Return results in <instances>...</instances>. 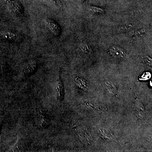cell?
<instances>
[{
	"mask_svg": "<svg viewBox=\"0 0 152 152\" xmlns=\"http://www.w3.org/2000/svg\"><path fill=\"white\" fill-rule=\"evenodd\" d=\"M9 10L15 15L20 16L23 12V7L20 3L17 0H5Z\"/></svg>",
	"mask_w": 152,
	"mask_h": 152,
	"instance_id": "obj_1",
	"label": "cell"
},
{
	"mask_svg": "<svg viewBox=\"0 0 152 152\" xmlns=\"http://www.w3.org/2000/svg\"><path fill=\"white\" fill-rule=\"evenodd\" d=\"M38 110L35 114V122L39 128L41 129L45 128L48 125V121L46 118L45 114L41 111Z\"/></svg>",
	"mask_w": 152,
	"mask_h": 152,
	"instance_id": "obj_2",
	"label": "cell"
},
{
	"mask_svg": "<svg viewBox=\"0 0 152 152\" xmlns=\"http://www.w3.org/2000/svg\"><path fill=\"white\" fill-rule=\"evenodd\" d=\"M45 23L49 30L54 35H60L61 31V28L56 21L52 19L47 18L45 20Z\"/></svg>",
	"mask_w": 152,
	"mask_h": 152,
	"instance_id": "obj_3",
	"label": "cell"
},
{
	"mask_svg": "<svg viewBox=\"0 0 152 152\" xmlns=\"http://www.w3.org/2000/svg\"><path fill=\"white\" fill-rule=\"evenodd\" d=\"M0 37L6 40L17 41L20 39L18 34L10 31H0Z\"/></svg>",
	"mask_w": 152,
	"mask_h": 152,
	"instance_id": "obj_4",
	"label": "cell"
},
{
	"mask_svg": "<svg viewBox=\"0 0 152 152\" xmlns=\"http://www.w3.org/2000/svg\"><path fill=\"white\" fill-rule=\"evenodd\" d=\"M37 68V64L35 61H31L24 66L23 73L25 75H29L32 74Z\"/></svg>",
	"mask_w": 152,
	"mask_h": 152,
	"instance_id": "obj_5",
	"label": "cell"
},
{
	"mask_svg": "<svg viewBox=\"0 0 152 152\" xmlns=\"http://www.w3.org/2000/svg\"><path fill=\"white\" fill-rule=\"evenodd\" d=\"M111 54L117 58H123L125 56V53L123 49L117 47H113L110 50Z\"/></svg>",
	"mask_w": 152,
	"mask_h": 152,
	"instance_id": "obj_6",
	"label": "cell"
},
{
	"mask_svg": "<svg viewBox=\"0 0 152 152\" xmlns=\"http://www.w3.org/2000/svg\"><path fill=\"white\" fill-rule=\"evenodd\" d=\"M91 10L96 13H101L103 12V10L102 9L95 7H91Z\"/></svg>",
	"mask_w": 152,
	"mask_h": 152,
	"instance_id": "obj_7",
	"label": "cell"
},
{
	"mask_svg": "<svg viewBox=\"0 0 152 152\" xmlns=\"http://www.w3.org/2000/svg\"><path fill=\"white\" fill-rule=\"evenodd\" d=\"M80 49L82 50V51L84 52V53H86V52L88 51L89 48L87 45H82L80 46Z\"/></svg>",
	"mask_w": 152,
	"mask_h": 152,
	"instance_id": "obj_8",
	"label": "cell"
}]
</instances>
